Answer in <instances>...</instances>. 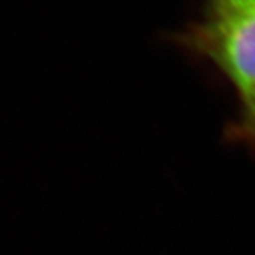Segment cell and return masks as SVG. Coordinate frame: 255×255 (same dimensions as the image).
<instances>
[{
    "mask_svg": "<svg viewBox=\"0 0 255 255\" xmlns=\"http://www.w3.org/2000/svg\"><path fill=\"white\" fill-rule=\"evenodd\" d=\"M237 1H241V3H244V4H248V6L255 7V0H237Z\"/></svg>",
    "mask_w": 255,
    "mask_h": 255,
    "instance_id": "obj_3",
    "label": "cell"
},
{
    "mask_svg": "<svg viewBox=\"0 0 255 255\" xmlns=\"http://www.w3.org/2000/svg\"><path fill=\"white\" fill-rule=\"evenodd\" d=\"M196 47L219 67L241 97L255 94V7L237 0H213Z\"/></svg>",
    "mask_w": 255,
    "mask_h": 255,
    "instance_id": "obj_1",
    "label": "cell"
},
{
    "mask_svg": "<svg viewBox=\"0 0 255 255\" xmlns=\"http://www.w3.org/2000/svg\"><path fill=\"white\" fill-rule=\"evenodd\" d=\"M227 137L238 143L255 145V94L243 101L237 119L228 127Z\"/></svg>",
    "mask_w": 255,
    "mask_h": 255,
    "instance_id": "obj_2",
    "label": "cell"
}]
</instances>
